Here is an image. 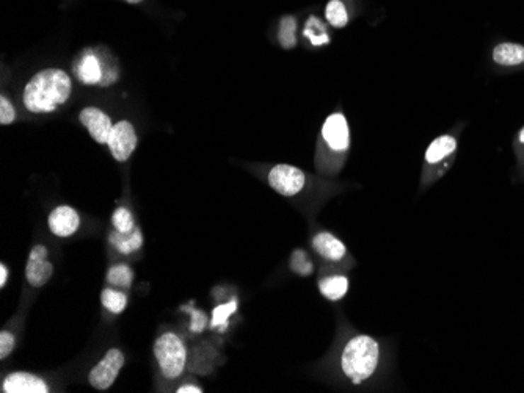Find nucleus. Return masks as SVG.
Wrapping results in <instances>:
<instances>
[{
	"label": "nucleus",
	"mask_w": 524,
	"mask_h": 393,
	"mask_svg": "<svg viewBox=\"0 0 524 393\" xmlns=\"http://www.w3.org/2000/svg\"><path fill=\"white\" fill-rule=\"evenodd\" d=\"M71 77L63 69L47 68L28 80L24 88L23 100L30 113H50L57 107L67 104L71 96Z\"/></svg>",
	"instance_id": "obj_1"
},
{
	"label": "nucleus",
	"mask_w": 524,
	"mask_h": 393,
	"mask_svg": "<svg viewBox=\"0 0 524 393\" xmlns=\"http://www.w3.org/2000/svg\"><path fill=\"white\" fill-rule=\"evenodd\" d=\"M380 359L382 349L378 341L374 337L360 334V336L348 339L342 348V375L353 385H360L375 375L378 365H380Z\"/></svg>",
	"instance_id": "obj_2"
},
{
	"label": "nucleus",
	"mask_w": 524,
	"mask_h": 393,
	"mask_svg": "<svg viewBox=\"0 0 524 393\" xmlns=\"http://www.w3.org/2000/svg\"><path fill=\"white\" fill-rule=\"evenodd\" d=\"M157 365L166 380H176L186 370L187 349L176 334L165 332L154 344Z\"/></svg>",
	"instance_id": "obj_3"
},
{
	"label": "nucleus",
	"mask_w": 524,
	"mask_h": 393,
	"mask_svg": "<svg viewBox=\"0 0 524 393\" xmlns=\"http://www.w3.org/2000/svg\"><path fill=\"white\" fill-rule=\"evenodd\" d=\"M320 140L325 151L333 157L346 156L351 149V127L346 116L342 113H331L320 130Z\"/></svg>",
	"instance_id": "obj_4"
},
{
	"label": "nucleus",
	"mask_w": 524,
	"mask_h": 393,
	"mask_svg": "<svg viewBox=\"0 0 524 393\" xmlns=\"http://www.w3.org/2000/svg\"><path fill=\"white\" fill-rule=\"evenodd\" d=\"M123 365H125V354H123L121 349H108L104 358L89 373V382L91 384V387L96 390L110 389L123 370Z\"/></svg>",
	"instance_id": "obj_5"
},
{
	"label": "nucleus",
	"mask_w": 524,
	"mask_h": 393,
	"mask_svg": "<svg viewBox=\"0 0 524 393\" xmlns=\"http://www.w3.org/2000/svg\"><path fill=\"white\" fill-rule=\"evenodd\" d=\"M268 185H270L273 190L281 194L286 196V198H292V196L300 193L304 185H307V176L304 172L297 168V166L292 165H276L268 172Z\"/></svg>",
	"instance_id": "obj_6"
},
{
	"label": "nucleus",
	"mask_w": 524,
	"mask_h": 393,
	"mask_svg": "<svg viewBox=\"0 0 524 393\" xmlns=\"http://www.w3.org/2000/svg\"><path fill=\"white\" fill-rule=\"evenodd\" d=\"M138 138L135 134V127L129 121L116 122L112 134L108 136L107 146L110 149V154L116 162H127L129 157L137 148Z\"/></svg>",
	"instance_id": "obj_7"
},
{
	"label": "nucleus",
	"mask_w": 524,
	"mask_h": 393,
	"mask_svg": "<svg viewBox=\"0 0 524 393\" xmlns=\"http://www.w3.org/2000/svg\"><path fill=\"white\" fill-rule=\"evenodd\" d=\"M49 250L42 245H36L32 247L30 256H28L27 268H25V278L32 287L40 288L52 278L54 266L47 260Z\"/></svg>",
	"instance_id": "obj_8"
},
{
	"label": "nucleus",
	"mask_w": 524,
	"mask_h": 393,
	"mask_svg": "<svg viewBox=\"0 0 524 393\" xmlns=\"http://www.w3.org/2000/svg\"><path fill=\"white\" fill-rule=\"evenodd\" d=\"M79 119L82 122V126L89 130L94 141L99 144H107L108 136H110L115 126L110 116L96 107H86L80 112Z\"/></svg>",
	"instance_id": "obj_9"
},
{
	"label": "nucleus",
	"mask_w": 524,
	"mask_h": 393,
	"mask_svg": "<svg viewBox=\"0 0 524 393\" xmlns=\"http://www.w3.org/2000/svg\"><path fill=\"white\" fill-rule=\"evenodd\" d=\"M4 393H47L49 385L40 376L27 373V371H16L10 373L2 382Z\"/></svg>",
	"instance_id": "obj_10"
},
{
	"label": "nucleus",
	"mask_w": 524,
	"mask_h": 393,
	"mask_svg": "<svg viewBox=\"0 0 524 393\" xmlns=\"http://www.w3.org/2000/svg\"><path fill=\"white\" fill-rule=\"evenodd\" d=\"M49 229L54 235L60 238H67L74 235L79 225H80V216L74 209L69 206H60L54 209L49 215Z\"/></svg>",
	"instance_id": "obj_11"
},
{
	"label": "nucleus",
	"mask_w": 524,
	"mask_h": 393,
	"mask_svg": "<svg viewBox=\"0 0 524 393\" xmlns=\"http://www.w3.org/2000/svg\"><path fill=\"white\" fill-rule=\"evenodd\" d=\"M455 149L457 140L452 135H441L431 143L426 152V165L428 170H435L433 176H436V168L455 154Z\"/></svg>",
	"instance_id": "obj_12"
},
{
	"label": "nucleus",
	"mask_w": 524,
	"mask_h": 393,
	"mask_svg": "<svg viewBox=\"0 0 524 393\" xmlns=\"http://www.w3.org/2000/svg\"><path fill=\"white\" fill-rule=\"evenodd\" d=\"M312 247H314L320 257L329 262H341L347 254L344 243L330 232H319V234L312 237Z\"/></svg>",
	"instance_id": "obj_13"
},
{
	"label": "nucleus",
	"mask_w": 524,
	"mask_h": 393,
	"mask_svg": "<svg viewBox=\"0 0 524 393\" xmlns=\"http://www.w3.org/2000/svg\"><path fill=\"white\" fill-rule=\"evenodd\" d=\"M493 60L501 66H518L524 63V46L516 42H501L493 49Z\"/></svg>",
	"instance_id": "obj_14"
},
{
	"label": "nucleus",
	"mask_w": 524,
	"mask_h": 393,
	"mask_svg": "<svg viewBox=\"0 0 524 393\" xmlns=\"http://www.w3.org/2000/svg\"><path fill=\"white\" fill-rule=\"evenodd\" d=\"M76 74L79 80L85 85H96L101 82L103 78V69H101V63L98 60V57H94L93 54H86L76 66Z\"/></svg>",
	"instance_id": "obj_15"
},
{
	"label": "nucleus",
	"mask_w": 524,
	"mask_h": 393,
	"mask_svg": "<svg viewBox=\"0 0 524 393\" xmlns=\"http://www.w3.org/2000/svg\"><path fill=\"white\" fill-rule=\"evenodd\" d=\"M351 287V282L342 274L329 276V278L320 279L319 290L322 296H325L329 301H339L344 298Z\"/></svg>",
	"instance_id": "obj_16"
},
{
	"label": "nucleus",
	"mask_w": 524,
	"mask_h": 393,
	"mask_svg": "<svg viewBox=\"0 0 524 393\" xmlns=\"http://www.w3.org/2000/svg\"><path fill=\"white\" fill-rule=\"evenodd\" d=\"M108 242H110V245L118 252L130 254L140 250L143 245V235L142 230L138 228H135L132 232H129V234H121V232L115 230L112 232L110 237H108Z\"/></svg>",
	"instance_id": "obj_17"
},
{
	"label": "nucleus",
	"mask_w": 524,
	"mask_h": 393,
	"mask_svg": "<svg viewBox=\"0 0 524 393\" xmlns=\"http://www.w3.org/2000/svg\"><path fill=\"white\" fill-rule=\"evenodd\" d=\"M303 33L311 41L312 46H322V45H329L330 42V36L329 33H326L325 24L316 16L308 18L307 24H304Z\"/></svg>",
	"instance_id": "obj_18"
},
{
	"label": "nucleus",
	"mask_w": 524,
	"mask_h": 393,
	"mask_svg": "<svg viewBox=\"0 0 524 393\" xmlns=\"http://www.w3.org/2000/svg\"><path fill=\"white\" fill-rule=\"evenodd\" d=\"M297 19L294 16H285L280 23L278 40L283 49H294L297 46Z\"/></svg>",
	"instance_id": "obj_19"
},
{
	"label": "nucleus",
	"mask_w": 524,
	"mask_h": 393,
	"mask_svg": "<svg viewBox=\"0 0 524 393\" xmlns=\"http://www.w3.org/2000/svg\"><path fill=\"white\" fill-rule=\"evenodd\" d=\"M101 303H103V305L108 312H112V314L118 315L126 309L127 296L123 292H118V290L106 288V290H103V295H101Z\"/></svg>",
	"instance_id": "obj_20"
},
{
	"label": "nucleus",
	"mask_w": 524,
	"mask_h": 393,
	"mask_svg": "<svg viewBox=\"0 0 524 393\" xmlns=\"http://www.w3.org/2000/svg\"><path fill=\"white\" fill-rule=\"evenodd\" d=\"M107 281L112 283L115 287H121V288H129L132 286L134 281V273L130 268L125 264H118L112 266L110 270L107 271Z\"/></svg>",
	"instance_id": "obj_21"
},
{
	"label": "nucleus",
	"mask_w": 524,
	"mask_h": 393,
	"mask_svg": "<svg viewBox=\"0 0 524 393\" xmlns=\"http://www.w3.org/2000/svg\"><path fill=\"white\" fill-rule=\"evenodd\" d=\"M325 16H326V20L330 23V25L336 27V28L346 27L348 23L347 10L341 0H330L329 5H326Z\"/></svg>",
	"instance_id": "obj_22"
},
{
	"label": "nucleus",
	"mask_w": 524,
	"mask_h": 393,
	"mask_svg": "<svg viewBox=\"0 0 524 393\" xmlns=\"http://www.w3.org/2000/svg\"><path fill=\"white\" fill-rule=\"evenodd\" d=\"M112 224L115 230L121 232V234H129V232H132L137 228L132 213L126 207H118L115 210L112 215Z\"/></svg>",
	"instance_id": "obj_23"
},
{
	"label": "nucleus",
	"mask_w": 524,
	"mask_h": 393,
	"mask_svg": "<svg viewBox=\"0 0 524 393\" xmlns=\"http://www.w3.org/2000/svg\"><path fill=\"white\" fill-rule=\"evenodd\" d=\"M236 310H237V301H231L228 304L218 305V307H215L212 312V322H210V324H212V327L227 326L229 317L234 314Z\"/></svg>",
	"instance_id": "obj_24"
},
{
	"label": "nucleus",
	"mask_w": 524,
	"mask_h": 393,
	"mask_svg": "<svg viewBox=\"0 0 524 393\" xmlns=\"http://www.w3.org/2000/svg\"><path fill=\"white\" fill-rule=\"evenodd\" d=\"M290 266H292V270L300 276H308L312 273L311 260L308 259L307 252L302 250H297L292 254V259H290Z\"/></svg>",
	"instance_id": "obj_25"
},
{
	"label": "nucleus",
	"mask_w": 524,
	"mask_h": 393,
	"mask_svg": "<svg viewBox=\"0 0 524 393\" xmlns=\"http://www.w3.org/2000/svg\"><path fill=\"white\" fill-rule=\"evenodd\" d=\"M14 118H16V112H14L13 104L5 96H2L0 98V124L8 126L14 121Z\"/></svg>",
	"instance_id": "obj_26"
},
{
	"label": "nucleus",
	"mask_w": 524,
	"mask_h": 393,
	"mask_svg": "<svg viewBox=\"0 0 524 393\" xmlns=\"http://www.w3.org/2000/svg\"><path fill=\"white\" fill-rule=\"evenodd\" d=\"M14 349V336L8 331L0 332V359H6Z\"/></svg>",
	"instance_id": "obj_27"
},
{
	"label": "nucleus",
	"mask_w": 524,
	"mask_h": 393,
	"mask_svg": "<svg viewBox=\"0 0 524 393\" xmlns=\"http://www.w3.org/2000/svg\"><path fill=\"white\" fill-rule=\"evenodd\" d=\"M190 310V309H188ZM192 315H193V322H192V331L195 332H201L203 329H205L206 326V315L203 314V312H196V310H190Z\"/></svg>",
	"instance_id": "obj_28"
},
{
	"label": "nucleus",
	"mask_w": 524,
	"mask_h": 393,
	"mask_svg": "<svg viewBox=\"0 0 524 393\" xmlns=\"http://www.w3.org/2000/svg\"><path fill=\"white\" fill-rule=\"evenodd\" d=\"M179 393H201L203 389L200 387V385H192V384H187V385H181V387L178 389Z\"/></svg>",
	"instance_id": "obj_29"
},
{
	"label": "nucleus",
	"mask_w": 524,
	"mask_h": 393,
	"mask_svg": "<svg viewBox=\"0 0 524 393\" xmlns=\"http://www.w3.org/2000/svg\"><path fill=\"white\" fill-rule=\"evenodd\" d=\"M6 281H8V268L5 266V264H0V287L6 286Z\"/></svg>",
	"instance_id": "obj_30"
},
{
	"label": "nucleus",
	"mask_w": 524,
	"mask_h": 393,
	"mask_svg": "<svg viewBox=\"0 0 524 393\" xmlns=\"http://www.w3.org/2000/svg\"><path fill=\"white\" fill-rule=\"evenodd\" d=\"M518 140H520V143H523L524 144V127L520 130V135H518Z\"/></svg>",
	"instance_id": "obj_31"
},
{
	"label": "nucleus",
	"mask_w": 524,
	"mask_h": 393,
	"mask_svg": "<svg viewBox=\"0 0 524 393\" xmlns=\"http://www.w3.org/2000/svg\"><path fill=\"white\" fill-rule=\"evenodd\" d=\"M126 2H127V4H130V5H135V4L143 2V0H126Z\"/></svg>",
	"instance_id": "obj_32"
}]
</instances>
